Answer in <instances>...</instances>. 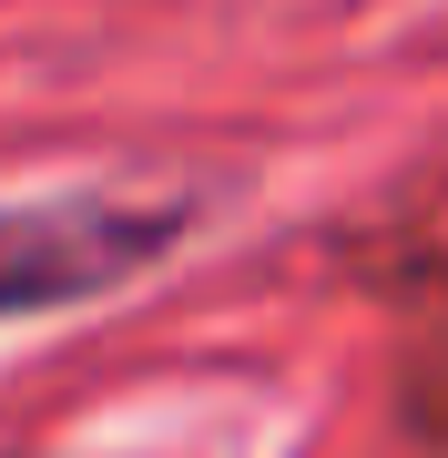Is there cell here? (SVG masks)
Listing matches in <instances>:
<instances>
[{"instance_id":"1","label":"cell","mask_w":448,"mask_h":458,"mask_svg":"<svg viewBox=\"0 0 448 458\" xmlns=\"http://www.w3.org/2000/svg\"><path fill=\"white\" fill-rule=\"evenodd\" d=\"M194 225H204V204L164 194V183H72V194L0 204V327L72 316V306L143 285Z\"/></svg>"}]
</instances>
